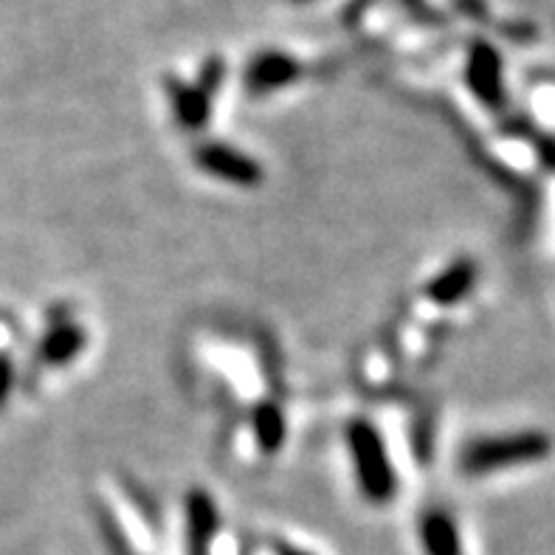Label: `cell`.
<instances>
[{
	"instance_id": "cell-4",
	"label": "cell",
	"mask_w": 555,
	"mask_h": 555,
	"mask_svg": "<svg viewBox=\"0 0 555 555\" xmlns=\"http://www.w3.org/2000/svg\"><path fill=\"white\" fill-rule=\"evenodd\" d=\"M468 82H472L474 93L486 105H496V99L502 102V63L496 51L486 42H479L472 49V63H468Z\"/></svg>"
},
{
	"instance_id": "cell-13",
	"label": "cell",
	"mask_w": 555,
	"mask_h": 555,
	"mask_svg": "<svg viewBox=\"0 0 555 555\" xmlns=\"http://www.w3.org/2000/svg\"><path fill=\"white\" fill-rule=\"evenodd\" d=\"M282 555H308V553H302V550H282Z\"/></svg>"
},
{
	"instance_id": "cell-12",
	"label": "cell",
	"mask_w": 555,
	"mask_h": 555,
	"mask_svg": "<svg viewBox=\"0 0 555 555\" xmlns=\"http://www.w3.org/2000/svg\"><path fill=\"white\" fill-rule=\"evenodd\" d=\"M9 387H12V361L0 359V403L7 401Z\"/></svg>"
},
{
	"instance_id": "cell-8",
	"label": "cell",
	"mask_w": 555,
	"mask_h": 555,
	"mask_svg": "<svg viewBox=\"0 0 555 555\" xmlns=\"http://www.w3.org/2000/svg\"><path fill=\"white\" fill-rule=\"evenodd\" d=\"M421 539L429 555H460L457 525H454L446 514H440V511L423 519Z\"/></svg>"
},
{
	"instance_id": "cell-2",
	"label": "cell",
	"mask_w": 555,
	"mask_h": 555,
	"mask_svg": "<svg viewBox=\"0 0 555 555\" xmlns=\"http://www.w3.org/2000/svg\"><path fill=\"white\" fill-rule=\"evenodd\" d=\"M350 451L356 474H359L361 491L373 502L392 500L395 472L389 465L387 449L378 431L370 423H352L350 426Z\"/></svg>"
},
{
	"instance_id": "cell-9",
	"label": "cell",
	"mask_w": 555,
	"mask_h": 555,
	"mask_svg": "<svg viewBox=\"0 0 555 555\" xmlns=\"http://www.w3.org/2000/svg\"><path fill=\"white\" fill-rule=\"evenodd\" d=\"M172 105H176L178 119L186 127H204L209 119L211 93L206 88H190V85H172Z\"/></svg>"
},
{
	"instance_id": "cell-11",
	"label": "cell",
	"mask_w": 555,
	"mask_h": 555,
	"mask_svg": "<svg viewBox=\"0 0 555 555\" xmlns=\"http://www.w3.org/2000/svg\"><path fill=\"white\" fill-rule=\"evenodd\" d=\"M254 426H257V437H260L262 449L268 451H276L282 443V435H285V423H282V415L276 412L274 406H266L257 412V421H254Z\"/></svg>"
},
{
	"instance_id": "cell-6",
	"label": "cell",
	"mask_w": 555,
	"mask_h": 555,
	"mask_svg": "<svg viewBox=\"0 0 555 555\" xmlns=\"http://www.w3.org/2000/svg\"><path fill=\"white\" fill-rule=\"evenodd\" d=\"M186 521H190V553L209 555L211 535H215V528H218V514H215V502L209 500V493H190V500H186Z\"/></svg>"
},
{
	"instance_id": "cell-1",
	"label": "cell",
	"mask_w": 555,
	"mask_h": 555,
	"mask_svg": "<svg viewBox=\"0 0 555 555\" xmlns=\"http://www.w3.org/2000/svg\"><path fill=\"white\" fill-rule=\"evenodd\" d=\"M553 454V437L547 431L525 429L500 437H482L463 449L460 468L468 477H486V474L511 472L521 465L542 463Z\"/></svg>"
},
{
	"instance_id": "cell-10",
	"label": "cell",
	"mask_w": 555,
	"mask_h": 555,
	"mask_svg": "<svg viewBox=\"0 0 555 555\" xmlns=\"http://www.w3.org/2000/svg\"><path fill=\"white\" fill-rule=\"evenodd\" d=\"M82 345H85V333L79 331L77 324H63V327H56L54 333L46 336L40 356L49 361V364H65V361L77 359Z\"/></svg>"
},
{
	"instance_id": "cell-3",
	"label": "cell",
	"mask_w": 555,
	"mask_h": 555,
	"mask_svg": "<svg viewBox=\"0 0 555 555\" xmlns=\"http://www.w3.org/2000/svg\"><path fill=\"white\" fill-rule=\"evenodd\" d=\"M195 162L204 172L220 178V181L240 183V186H254L262 181L260 164L225 144H204L195 153Z\"/></svg>"
},
{
	"instance_id": "cell-5",
	"label": "cell",
	"mask_w": 555,
	"mask_h": 555,
	"mask_svg": "<svg viewBox=\"0 0 555 555\" xmlns=\"http://www.w3.org/2000/svg\"><path fill=\"white\" fill-rule=\"evenodd\" d=\"M299 77V63L291 60L288 54H260L248 65L246 70V85L248 91L266 93L276 91L282 85L294 82Z\"/></svg>"
},
{
	"instance_id": "cell-7",
	"label": "cell",
	"mask_w": 555,
	"mask_h": 555,
	"mask_svg": "<svg viewBox=\"0 0 555 555\" xmlns=\"http://www.w3.org/2000/svg\"><path fill=\"white\" fill-rule=\"evenodd\" d=\"M479 268L474 266L472 260H460L454 266H449L443 274L437 276L435 282L429 285V296L435 299L437 305H454L460 302L468 291L474 288V282H477Z\"/></svg>"
}]
</instances>
